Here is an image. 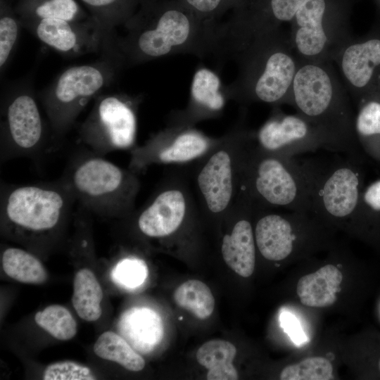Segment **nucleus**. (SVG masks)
<instances>
[{"label":"nucleus","mask_w":380,"mask_h":380,"mask_svg":"<svg viewBox=\"0 0 380 380\" xmlns=\"http://www.w3.org/2000/svg\"><path fill=\"white\" fill-rule=\"evenodd\" d=\"M291 106L317 129L326 149L355 162L358 141L355 116L348 91L331 63L299 61Z\"/></svg>","instance_id":"obj_2"},{"label":"nucleus","mask_w":380,"mask_h":380,"mask_svg":"<svg viewBox=\"0 0 380 380\" xmlns=\"http://www.w3.org/2000/svg\"><path fill=\"white\" fill-rule=\"evenodd\" d=\"M254 143L260 149L295 158L296 155L324 148L317 129L302 115L286 114L274 106L268 119L254 131Z\"/></svg>","instance_id":"obj_14"},{"label":"nucleus","mask_w":380,"mask_h":380,"mask_svg":"<svg viewBox=\"0 0 380 380\" xmlns=\"http://www.w3.org/2000/svg\"><path fill=\"white\" fill-rule=\"evenodd\" d=\"M365 208L380 212V180H377L367 187L362 194Z\"/></svg>","instance_id":"obj_38"},{"label":"nucleus","mask_w":380,"mask_h":380,"mask_svg":"<svg viewBox=\"0 0 380 380\" xmlns=\"http://www.w3.org/2000/svg\"><path fill=\"white\" fill-rule=\"evenodd\" d=\"M334 62L339 68L348 92L356 102L372 88L380 69V23L365 36L353 37Z\"/></svg>","instance_id":"obj_16"},{"label":"nucleus","mask_w":380,"mask_h":380,"mask_svg":"<svg viewBox=\"0 0 380 380\" xmlns=\"http://www.w3.org/2000/svg\"><path fill=\"white\" fill-rule=\"evenodd\" d=\"M255 205L239 192L233 208L227 215L230 224L221 239V254L224 262L236 274L250 277L255 269L256 243L254 235Z\"/></svg>","instance_id":"obj_17"},{"label":"nucleus","mask_w":380,"mask_h":380,"mask_svg":"<svg viewBox=\"0 0 380 380\" xmlns=\"http://www.w3.org/2000/svg\"><path fill=\"white\" fill-rule=\"evenodd\" d=\"M201 20L217 23L229 11H232L243 0H179Z\"/></svg>","instance_id":"obj_35"},{"label":"nucleus","mask_w":380,"mask_h":380,"mask_svg":"<svg viewBox=\"0 0 380 380\" xmlns=\"http://www.w3.org/2000/svg\"><path fill=\"white\" fill-rule=\"evenodd\" d=\"M62 179L79 205L108 216L132 215L141 187L137 173L94 153L75 160Z\"/></svg>","instance_id":"obj_6"},{"label":"nucleus","mask_w":380,"mask_h":380,"mask_svg":"<svg viewBox=\"0 0 380 380\" xmlns=\"http://www.w3.org/2000/svg\"><path fill=\"white\" fill-rule=\"evenodd\" d=\"M176 304L201 319L213 312L215 298L210 288L203 282L191 279L179 285L173 295Z\"/></svg>","instance_id":"obj_30"},{"label":"nucleus","mask_w":380,"mask_h":380,"mask_svg":"<svg viewBox=\"0 0 380 380\" xmlns=\"http://www.w3.org/2000/svg\"><path fill=\"white\" fill-rule=\"evenodd\" d=\"M220 140L195 126L167 125L142 145L130 150L128 168L139 175L153 165H183L194 163Z\"/></svg>","instance_id":"obj_13"},{"label":"nucleus","mask_w":380,"mask_h":380,"mask_svg":"<svg viewBox=\"0 0 380 380\" xmlns=\"http://www.w3.org/2000/svg\"><path fill=\"white\" fill-rule=\"evenodd\" d=\"M240 192L259 207L310 213V187L301 162L265 151L254 140L245 158Z\"/></svg>","instance_id":"obj_5"},{"label":"nucleus","mask_w":380,"mask_h":380,"mask_svg":"<svg viewBox=\"0 0 380 380\" xmlns=\"http://www.w3.org/2000/svg\"><path fill=\"white\" fill-rule=\"evenodd\" d=\"M342 279L339 270L328 264L314 273L300 277L297 284V294L305 306L328 307L336 302Z\"/></svg>","instance_id":"obj_22"},{"label":"nucleus","mask_w":380,"mask_h":380,"mask_svg":"<svg viewBox=\"0 0 380 380\" xmlns=\"http://www.w3.org/2000/svg\"><path fill=\"white\" fill-rule=\"evenodd\" d=\"M103 297L102 288L94 272L88 268L77 271L73 281L72 303L79 317L87 322L99 319L102 314Z\"/></svg>","instance_id":"obj_25"},{"label":"nucleus","mask_w":380,"mask_h":380,"mask_svg":"<svg viewBox=\"0 0 380 380\" xmlns=\"http://www.w3.org/2000/svg\"><path fill=\"white\" fill-rule=\"evenodd\" d=\"M94 353L99 357L115 362L132 372L144 369L145 361L131 345L121 336L113 331H105L96 341Z\"/></svg>","instance_id":"obj_29"},{"label":"nucleus","mask_w":380,"mask_h":380,"mask_svg":"<svg viewBox=\"0 0 380 380\" xmlns=\"http://www.w3.org/2000/svg\"><path fill=\"white\" fill-rule=\"evenodd\" d=\"M1 265L7 276L21 283L42 284L48 279L47 272L41 261L21 248H6L2 253Z\"/></svg>","instance_id":"obj_28"},{"label":"nucleus","mask_w":380,"mask_h":380,"mask_svg":"<svg viewBox=\"0 0 380 380\" xmlns=\"http://www.w3.org/2000/svg\"><path fill=\"white\" fill-rule=\"evenodd\" d=\"M280 323L285 332L297 345L306 341V336L296 317L289 312H284L280 315Z\"/></svg>","instance_id":"obj_37"},{"label":"nucleus","mask_w":380,"mask_h":380,"mask_svg":"<svg viewBox=\"0 0 380 380\" xmlns=\"http://www.w3.org/2000/svg\"><path fill=\"white\" fill-rule=\"evenodd\" d=\"M356 0H306L291 22L289 40L299 61L334 62L353 37L352 8Z\"/></svg>","instance_id":"obj_7"},{"label":"nucleus","mask_w":380,"mask_h":380,"mask_svg":"<svg viewBox=\"0 0 380 380\" xmlns=\"http://www.w3.org/2000/svg\"><path fill=\"white\" fill-rule=\"evenodd\" d=\"M227 100L219 76L201 67L193 76L187 105L183 109L171 111L167 125L195 126L202 121L217 118L222 115Z\"/></svg>","instance_id":"obj_20"},{"label":"nucleus","mask_w":380,"mask_h":380,"mask_svg":"<svg viewBox=\"0 0 380 380\" xmlns=\"http://www.w3.org/2000/svg\"><path fill=\"white\" fill-rule=\"evenodd\" d=\"M333 377L331 362L322 357H312L285 367L280 374L281 380H329Z\"/></svg>","instance_id":"obj_33"},{"label":"nucleus","mask_w":380,"mask_h":380,"mask_svg":"<svg viewBox=\"0 0 380 380\" xmlns=\"http://www.w3.org/2000/svg\"><path fill=\"white\" fill-rule=\"evenodd\" d=\"M232 59L238 65V73L223 86L227 100L243 105L291 106L299 61L281 28L254 38Z\"/></svg>","instance_id":"obj_3"},{"label":"nucleus","mask_w":380,"mask_h":380,"mask_svg":"<svg viewBox=\"0 0 380 380\" xmlns=\"http://www.w3.org/2000/svg\"><path fill=\"white\" fill-rule=\"evenodd\" d=\"M25 27L44 44L70 56L103 51L108 40L107 34L94 19H43Z\"/></svg>","instance_id":"obj_18"},{"label":"nucleus","mask_w":380,"mask_h":380,"mask_svg":"<svg viewBox=\"0 0 380 380\" xmlns=\"http://www.w3.org/2000/svg\"><path fill=\"white\" fill-rule=\"evenodd\" d=\"M95 375L87 366L65 360L48 365L44 371V380H94Z\"/></svg>","instance_id":"obj_36"},{"label":"nucleus","mask_w":380,"mask_h":380,"mask_svg":"<svg viewBox=\"0 0 380 380\" xmlns=\"http://www.w3.org/2000/svg\"><path fill=\"white\" fill-rule=\"evenodd\" d=\"M379 370H380V360L379 362Z\"/></svg>","instance_id":"obj_41"},{"label":"nucleus","mask_w":380,"mask_h":380,"mask_svg":"<svg viewBox=\"0 0 380 380\" xmlns=\"http://www.w3.org/2000/svg\"><path fill=\"white\" fill-rule=\"evenodd\" d=\"M2 129L4 145L17 154H31L41 147L44 122L30 88L18 87L6 99Z\"/></svg>","instance_id":"obj_15"},{"label":"nucleus","mask_w":380,"mask_h":380,"mask_svg":"<svg viewBox=\"0 0 380 380\" xmlns=\"http://www.w3.org/2000/svg\"><path fill=\"white\" fill-rule=\"evenodd\" d=\"M356 103L355 129L357 141L368 149H377L380 146V94L374 84Z\"/></svg>","instance_id":"obj_27"},{"label":"nucleus","mask_w":380,"mask_h":380,"mask_svg":"<svg viewBox=\"0 0 380 380\" xmlns=\"http://www.w3.org/2000/svg\"><path fill=\"white\" fill-rule=\"evenodd\" d=\"M22 23L11 0H0V68L2 71L14 51Z\"/></svg>","instance_id":"obj_32"},{"label":"nucleus","mask_w":380,"mask_h":380,"mask_svg":"<svg viewBox=\"0 0 380 380\" xmlns=\"http://www.w3.org/2000/svg\"><path fill=\"white\" fill-rule=\"evenodd\" d=\"M148 267L145 261L129 255L120 259L112 272V279L118 286L133 289L141 285L147 277Z\"/></svg>","instance_id":"obj_34"},{"label":"nucleus","mask_w":380,"mask_h":380,"mask_svg":"<svg viewBox=\"0 0 380 380\" xmlns=\"http://www.w3.org/2000/svg\"><path fill=\"white\" fill-rule=\"evenodd\" d=\"M123 68L115 58L103 54L97 62L63 70L41 94L55 134L64 135L89 101L97 97Z\"/></svg>","instance_id":"obj_8"},{"label":"nucleus","mask_w":380,"mask_h":380,"mask_svg":"<svg viewBox=\"0 0 380 380\" xmlns=\"http://www.w3.org/2000/svg\"><path fill=\"white\" fill-rule=\"evenodd\" d=\"M217 25L203 22L179 0H141L124 25L126 35L115 34L105 51L124 68L180 53L213 56Z\"/></svg>","instance_id":"obj_1"},{"label":"nucleus","mask_w":380,"mask_h":380,"mask_svg":"<svg viewBox=\"0 0 380 380\" xmlns=\"http://www.w3.org/2000/svg\"><path fill=\"white\" fill-rule=\"evenodd\" d=\"M96 99L91 111L79 128L80 140L101 156L115 151L132 150L137 146L141 98L110 94Z\"/></svg>","instance_id":"obj_11"},{"label":"nucleus","mask_w":380,"mask_h":380,"mask_svg":"<svg viewBox=\"0 0 380 380\" xmlns=\"http://www.w3.org/2000/svg\"><path fill=\"white\" fill-rule=\"evenodd\" d=\"M35 322L58 340L68 341L77 334V322L65 307L51 305L39 311L34 316Z\"/></svg>","instance_id":"obj_31"},{"label":"nucleus","mask_w":380,"mask_h":380,"mask_svg":"<svg viewBox=\"0 0 380 380\" xmlns=\"http://www.w3.org/2000/svg\"><path fill=\"white\" fill-rule=\"evenodd\" d=\"M307 215L284 214L255 205L254 235L260 255L270 261H281L290 256L299 239L297 229L307 220Z\"/></svg>","instance_id":"obj_19"},{"label":"nucleus","mask_w":380,"mask_h":380,"mask_svg":"<svg viewBox=\"0 0 380 380\" xmlns=\"http://www.w3.org/2000/svg\"><path fill=\"white\" fill-rule=\"evenodd\" d=\"M75 201L63 179L53 183L11 186L2 191L1 220L16 234H45L60 225Z\"/></svg>","instance_id":"obj_10"},{"label":"nucleus","mask_w":380,"mask_h":380,"mask_svg":"<svg viewBox=\"0 0 380 380\" xmlns=\"http://www.w3.org/2000/svg\"><path fill=\"white\" fill-rule=\"evenodd\" d=\"M254 130L239 120L217 144L187 164L191 184L205 220L223 221L239 196L247 152Z\"/></svg>","instance_id":"obj_4"},{"label":"nucleus","mask_w":380,"mask_h":380,"mask_svg":"<svg viewBox=\"0 0 380 380\" xmlns=\"http://www.w3.org/2000/svg\"><path fill=\"white\" fill-rule=\"evenodd\" d=\"M119 329L133 348L144 353L153 350L163 335L159 315L144 308H134L126 311L119 322Z\"/></svg>","instance_id":"obj_21"},{"label":"nucleus","mask_w":380,"mask_h":380,"mask_svg":"<svg viewBox=\"0 0 380 380\" xmlns=\"http://www.w3.org/2000/svg\"><path fill=\"white\" fill-rule=\"evenodd\" d=\"M236 347L224 340H211L203 344L196 353L198 363L208 369V380H236L238 372L232 364Z\"/></svg>","instance_id":"obj_24"},{"label":"nucleus","mask_w":380,"mask_h":380,"mask_svg":"<svg viewBox=\"0 0 380 380\" xmlns=\"http://www.w3.org/2000/svg\"><path fill=\"white\" fill-rule=\"evenodd\" d=\"M380 11V0H374Z\"/></svg>","instance_id":"obj_40"},{"label":"nucleus","mask_w":380,"mask_h":380,"mask_svg":"<svg viewBox=\"0 0 380 380\" xmlns=\"http://www.w3.org/2000/svg\"><path fill=\"white\" fill-rule=\"evenodd\" d=\"M13 6L25 27L43 19L70 21L93 19L75 0H15Z\"/></svg>","instance_id":"obj_23"},{"label":"nucleus","mask_w":380,"mask_h":380,"mask_svg":"<svg viewBox=\"0 0 380 380\" xmlns=\"http://www.w3.org/2000/svg\"><path fill=\"white\" fill-rule=\"evenodd\" d=\"M310 193V213L316 218L348 226L361 215L362 179L355 161L344 157L325 162H301Z\"/></svg>","instance_id":"obj_9"},{"label":"nucleus","mask_w":380,"mask_h":380,"mask_svg":"<svg viewBox=\"0 0 380 380\" xmlns=\"http://www.w3.org/2000/svg\"><path fill=\"white\" fill-rule=\"evenodd\" d=\"M90 16L107 34L108 39L116 33L115 29L125 25L137 12L141 0H80Z\"/></svg>","instance_id":"obj_26"},{"label":"nucleus","mask_w":380,"mask_h":380,"mask_svg":"<svg viewBox=\"0 0 380 380\" xmlns=\"http://www.w3.org/2000/svg\"><path fill=\"white\" fill-rule=\"evenodd\" d=\"M374 84L380 94V69L376 74Z\"/></svg>","instance_id":"obj_39"},{"label":"nucleus","mask_w":380,"mask_h":380,"mask_svg":"<svg viewBox=\"0 0 380 380\" xmlns=\"http://www.w3.org/2000/svg\"><path fill=\"white\" fill-rule=\"evenodd\" d=\"M306 0H243L219 23L215 58L220 62L233 56L254 38L291 23Z\"/></svg>","instance_id":"obj_12"}]
</instances>
